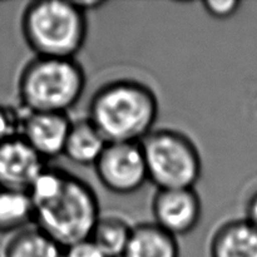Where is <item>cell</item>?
Segmentation results:
<instances>
[{
    "mask_svg": "<svg viewBox=\"0 0 257 257\" xmlns=\"http://www.w3.org/2000/svg\"><path fill=\"white\" fill-rule=\"evenodd\" d=\"M22 34L35 57L74 59L88 34L85 13L74 0H35L22 15Z\"/></svg>",
    "mask_w": 257,
    "mask_h": 257,
    "instance_id": "obj_3",
    "label": "cell"
},
{
    "mask_svg": "<svg viewBox=\"0 0 257 257\" xmlns=\"http://www.w3.org/2000/svg\"><path fill=\"white\" fill-rule=\"evenodd\" d=\"M4 257H64V248L34 226L10 238Z\"/></svg>",
    "mask_w": 257,
    "mask_h": 257,
    "instance_id": "obj_15",
    "label": "cell"
},
{
    "mask_svg": "<svg viewBox=\"0 0 257 257\" xmlns=\"http://www.w3.org/2000/svg\"><path fill=\"white\" fill-rule=\"evenodd\" d=\"M45 166L22 137L0 143V188L28 192Z\"/></svg>",
    "mask_w": 257,
    "mask_h": 257,
    "instance_id": "obj_8",
    "label": "cell"
},
{
    "mask_svg": "<svg viewBox=\"0 0 257 257\" xmlns=\"http://www.w3.org/2000/svg\"><path fill=\"white\" fill-rule=\"evenodd\" d=\"M25 114L27 110L22 107L0 104V143L20 137Z\"/></svg>",
    "mask_w": 257,
    "mask_h": 257,
    "instance_id": "obj_16",
    "label": "cell"
},
{
    "mask_svg": "<svg viewBox=\"0 0 257 257\" xmlns=\"http://www.w3.org/2000/svg\"><path fill=\"white\" fill-rule=\"evenodd\" d=\"M123 257H180L177 238L153 223L133 226Z\"/></svg>",
    "mask_w": 257,
    "mask_h": 257,
    "instance_id": "obj_12",
    "label": "cell"
},
{
    "mask_svg": "<svg viewBox=\"0 0 257 257\" xmlns=\"http://www.w3.org/2000/svg\"><path fill=\"white\" fill-rule=\"evenodd\" d=\"M132 230L133 226L119 216H100L89 238L107 257H123Z\"/></svg>",
    "mask_w": 257,
    "mask_h": 257,
    "instance_id": "obj_13",
    "label": "cell"
},
{
    "mask_svg": "<svg viewBox=\"0 0 257 257\" xmlns=\"http://www.w3.org/2000/svg\"><path fill=\"white\" fill-rule=\"evenodd\" d=\"M72 119L62 113L27 112L20 137L43 158L63 155Z\"/></svg>",
    "mask_w": 257,
    "mask_h": 257,
    "instance_id": "obj_9",
    "label": "cell"
},
{
    "mask_svg": "<svg viewBox=\"0 0 257 257\" xmlns=\"http://www.w3.org/2000/svg\"><path fill=\"white\" fill-rule=\"evenodd\" d=\"M85 73L75 59L35 57L18 80L20 107L27 112L68 114L82 98Z\"/></svg>",
    "mask_w": 257,
    "mask_h": 257,
    "instance_id": "obj_4",
    "label": "cell"
},
{
    "mask_svg": "<svg viewBox=\"0 0 257 257\" xmlns=\"http://www.w3.org/2000/svg\"><path fill=\"white\" fill-rule=\"evenodd\" d=\"M245 220L247 221L250 225L257 228V191L250 197L246 205V217Z\"/></svg>",
    "mask_w": 257,
    "mask_h": 257,
    "instance_id": "obj_19",
    "label": "cell"
},
{
    "mask_svg": "<svg viewBox=\"0 0 257 257\" xmlns=\"http://www.w3.org/2000/svg\"><path fill=\"white\" fill-rule=\"evenodd\" d=\"M202 7L208 15L215 19H228L237 13L241 3L237 0H206Z\"/></svg>",
    "mask_w": 257,
    "mask_h": 257,
    "instance_id": "obj_17",
    "label": "cell"
},
{
    "mask_svg": "<svg viewBox=\"0 0 257 257\" xmlns=\"http://www.w3.org/2000/svg\"><path fill=\"white\" fill-rule=\"evenodd\" d=\"M93 167L103 187L117 195L137 192L148 181L141 143H107Z\"/></svg>",
    "mask_w": 257,
    "mask_h": 257,
    "instance_id": "obj_6",
    "label": "cell"
},
{
    "mask_svg": "<svg viewBox=\"0 0 257 257\" xmlns=\"http://www.w3.org/2000/svg\"><path fill=\"white\" fill-rule=\"evenodd\" d=\"M29 223H34V206L28 192L0 188V233H17Z\"/></svg>",
    "mask_w": 257,
    "mask_h": 257,
    "instance_id": "obj_14",
    "label": "cell"
},
{
    "mask_svg": "<svg viewBox=\"0 0 257 257\" xmlns=\"http://www.w3.org/2000/svg\"><path fill=\"white\" fill-rule=\"evenodd\" d=\"M210 257H257V228L245 218L223 223L213 233Z\"/></svg>",
    "mask_w": 257,
    "mask_h": 257,
    "instance_id": "obj_10",
    "label": "cell"
},
{
    "mask_svg": "<svg viewBox=\"0 0 257 257\" xmlns=\"http://www.w3.org/2000/svg\"><path fill=\"white\" fill-rule=\"evenodd\" d=\"M0 257H2V256H0Z\"/></svg>",
    "mask_w": 257,
    "mask_h": 257,
    "instance_id": "obj_20",
    "label": "cell"
},
{
    "mask_svg": "<svg viewBox=\"0 0 257 257\" xmlns=\"http://www.w3.org/2000/svg\"><path fill=\"white\" fill-rule=\"evenodd\" d=\"M158 117V100L145 83L117 79L98 88L88 107V119L108 143H141Z\"/></svg>",
    "mask_w": 257,
    "mask_h": 257,
    "instance_id": "obj_2",
    "label": "cell"
},
{
    "mask_svg": "<svg viewBox=\"0 0 257 257\" xmlns=\"http://www.w3.org/2000/svg\"><path fill=\"white\" fill-rule=\"evenodd\" d=\"M155 223L176 238L192 232L202 215V205L193 188L158 190L152 201Z\"/></svg>",
    "mask_w": 257,
    "mask_h": 257,
    "instance_id": "obj_7",
    "label": "cell"
},
{
    "mask_svg": "<svg viewBox=\"0 0 257 257\" xmlns=\"http://www.w3.org/2000/svg\"><path fill=\"white\" fill-rule=\"evenodd\" d=\"M64 257H107L90 238L64 248Z\"/></svg>",
    "mask_w": 257,
    "mask_h": 257,
    "instance_id": "obj_18",
    "label": "cell"
},
{
    "mask_svg": "<svg viewBox=\"0 0 257 257\" xmlns=\"http://www.w3.org/2000/svg\"><path fill=\"white\" fill-rule=\"evenodd\" d=\"M107 143L88 118L72 119L63 155L75 165L94 166Z\"/></svg>",
    "mask_w": 257,
    "mask_h": 257,
    "instance_id": "obj_11",
    "label": "cell"
},
{
    "mask_svg": "<svg viewBox=\"0 0 257 257\" xmlns=\"http://www.w3.org/2000/svg\"><path fill=\"white\" fill-rule=\"evenodd\" d=\"M148 181L158 190L193 188L202 160L191 138L175 130H153L141 142Z\"/></svg>",
    "mask_w": 257,
    "mask_h": 257,
    "instance_id": "obj_5",
    "label": "cell"
},
{
    "mask_svg": "<svg viewBox=\"0 0 257 257\" xmlns=\"http://www.w3.org/2000/svg\"><path fill=\"white\" fill-rule=\"evenodd\" d=\"M28 195L34 206L35 227L63 248L89 238L100 217L93 188L60 168L45 167Z\"/></svg>",
    "mask_w": 257,
    "mask_h": 257,
    "instance_id": "obj_1",
    "label": "cell"
}]
</instances>
